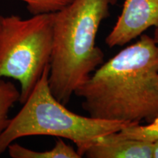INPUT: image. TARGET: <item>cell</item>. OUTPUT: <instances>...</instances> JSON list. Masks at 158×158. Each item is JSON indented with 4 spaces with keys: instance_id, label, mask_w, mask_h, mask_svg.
I'll return each mask as SVG.
<instances>
[{
    "instance_id": "cell-1",
    "label": "cell",
    "mask_w": 158,
    "mask_h": 158,
    "mask_svg": "<svg viewBox=\"0 0 158 158\" xmlns=\"http://www.w3.org/2000/svg\"><path fill=\"white\" fill-rule=\"evenodd\" d=\"M140 37L75 92L91 117L140 124L158 115V45L149 35Z\"/></svg>"
},
{
    "instance_id": "cell-2",
    "label": "cell",
    "mask_w": 158,
    "mask_h": 158,
    "mask_svg": "<svg viewBox=\"0 0 158 158\" xmlns=\"http://www.w3.org/2000/svg\"><path fill=\"white\" fill-rule=\"evenodd\" d=\"M117 0H73L54 13L48 84L64 106L77 89L104 62L96 45L98 29Z\"/></svg>"
},
{
    "instance_id": "cell-3",
    "label": "cell",
    "mask_w": 158,
    "mask_h": 158,
    "mask_svg": "<svg viewBox=\"0 0 158 158\" xmlns=\"http://www.w3.org/2000/svg\"><path fill=\"white\" fill-rule=\"evenodd\" d=\"M49 70L50 65L45 69L22 108L10 118L8 126L0 135V155L19 138L49 135L73 141L82 157L84 150L98 138L137 124L99 119L70 111L51 93Z\"/></svg>"
},
{
    "instance_id": "cell-4",
    "label": "cell",
    "mask_w": 158,
    "mask_h": 158,
    "mask_svg": "<svg viewBox=\"0 0 158 158\" xmlns=\"http://www.w3.org/2000/svg\"><path fill=\"white\" fill-rule=\"evenodd\" d=\"M54 13L29 19L0 15V79L19 82L21 104L50 65Z\"/></svg>"
},
{
    "instance_id": "cell-5",
    "label": "cell",
    "mask_w": 158,
    "mask_h": 158,
    "mask_svg": "<svg viewBox=\"0 0 158 158\" xmlns=\"http://www.w3.org/2000/svg\"><path fill=\"white\" fill-rule=\"evenodd\" d=\"M158 26V0H125L122 13L106 37L109 48L123 46Z\"/></svg>"
},
{
    "instance_id": "cell-6",
    "label": "cell",
    "mask_w": 158,
    "mask_h": 158,
    "mask_svg": "<svg viewBox=\"0 0 158 158\" xmlns=\"http://www.w3.org/2000/svg\"><path fill=\"white\" fill-rule=\"evenodd\" d=\"M88 158H152V143L118 138L114 133L102 136L84 150Z\"/></svg>"
},
{
    "instance_id": "cell-7",
    "label": "cell",
    "mask_w": 158,
    "mask_h": 158,
    "mask_svg": "<svg viewBox=\"0 0 158 158\" xmlns=\"http://www.w3.org/2000/svg\"><path fill=\"white\" fill-rule=\"evenodd\" d=\"M12 158H81L77 150L68 145L62 138H57L54 147L44 152L34 151L13 142L7 147Z\"/></svg>"
},
{
    "instance_id": "cell-8",
    "label": "cell",
    "mask_w": 158,
    "mask_h": 158,
    "mask_svg": "<svg viewBox=\"0 0 158 158\" xmlns=\"http://www.w3.org/2000/svg\"><path fill=\"white\" fill-rule=\"evenodd\" d=\"M20 90L10 81L0 79V135L10 123L9 112L20 100Z\"/></svg>"
},
{
    "instance_id": "cell-9",
    "label": "cell",
    "mask_w": 158,
    "mask_h": 158,
    "mask_svg": "<svg viewBox=\"0 0 158 158\" xmlns=\"http://www.w3.org/2000/svg\"><path fill=\"white\" fill-rule=\"evenodd\" d=\"M114 135L118 138L138 140L153 143L158 141V115L148 124H132L114 133Z\"/></svg>"
},
{
    "instance_id": "cell-10",
    "label": "cell",
    "mask_w": 158,
    "mask_h": 158,
    "mask_svg": "<svg viewBox=\"0 0 158 158\" xmlns=\"http://www.w3.org/2000/svg\"><path fill=\"white\" fill-rule=\"evenodd\" d=\"M26 4L31 15L56 13L73 0H18Z\"/></svg>"
},
{
    "instance_id": "cell-11",
    "label": "cell",
    "mask_w": 158,
    "mask_h": 158,
    "mask_svg": "<svg viewBox=\"0 0 158 158\" xmlns=\"http://www.w3.org/2000/svg\"><path fill=\"white\" fill-rule=\"evenodd\" d=\"M152 158H158V141L152 143Z\"/></svg>"
},
{
    "instance_id": "cell-12",
    "label": "cell",
    "mask_w": 158,
    "mask_h": 158,
    "mask_svg": "<svg viewBox=\"0 0 158 158\" xmlns=\"http://www.w3.org/2000/svg\"><path fill=\"white\" fill-rule=\"evenodd\" d=\"M153 39H154V40H155V42L158 45V26L155 27V33H154Z\"/></svg>"
}]
</instances>
